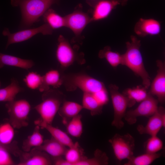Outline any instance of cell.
I'll return each instance as SVG.
<instances>
[{"label": "cell", "mask_w": 165, "mask_h": 165, "mask_svg": "<svg viewBox=\"0 0 165 165\" xmlns=\"http://www.w3.org/2000/svg\"><path fill=\"white\" fill-rule=\"evenodd\" d=\"M98 56L100 58L105 59L112 67H116L119 64H123V55L112 50L109 46H105L99 52Z\"/></svg>", "instance_id": "25"}, {"label": "cell", "mask_w": 165, "mask_h": 165, "mask_svg": "<svg viewBox=\"0 0 165 165\" xmlns=\"http://www.w3.org/2000/svg\"><path fill=\"white\" fill-rule=\"evenodd\" d=\"M90 2H88L89 4L90 5H91L92 3H93L94 2V1L97 0H89V1H90Z\"/></svg>", "instance_id": "38"}, {"label": "cell", "mask_w": 165, "mask_h": 165, "mask_svg": "<svg viewBox=\"0 0 165 165\" xmlns=\"http://www.w3.org/2000/svg\"><path fill=\"white\" fill-rule=\"evenodd\" d=\"M9 123L14 128L20 129L28 125V116L31 109L29 102L25 99L7 102L6 104Z\"/></svg>", "instance_id": "7"}, {"label": "cell", "mask_w": 165, "mask_h": 165, "mask_svg": "<svg viewBox=\"0 0 165 165\" xmlns=\"http://www.w3.org/2000/svg\"><path fill=\"white\" fill-rule=\"evenodd\" d=\"M109 91L114 109V118L112 125L118 129H121L124 126L123 119L128 107L133 106L135 102L119 91V87L116 85L110 84Z\"/></svg>", "instance_id": "6"}, {"label": "cell", "mask_w": 165, "mask_h": 165, "mask_svg": "<svg viewBox=\"0 0 165 165\" xmlns=\"http://www.w3.org/2000/svg\"><path fill=\"white\" fill-rule=\"evenodd\" d=\"M52 161L46 152L33 148L30 151L24 153L18 165H50Z\"/></svg>", "instance_id": "16"}, {"label": "cell", "mask_w": 165, "mask_h": 165, "mask_svg": "<svg viewBox=\"0 0 165 165\" xmlns=\"http://www.w3.org/2000/svg\"><path fill=\"white\" fill-rule=\"evenodd\" d=\"M35 124L42 129H46L51 135L52 137L57 141L68 148L73 146L75 143L72 139L64 132L53 126L52 125L40 123L37 120Z\"/></svg>", "instance_id": "18"}, {"label": "cell", "mask_w": 165, "mask_h": 165, "mask_svg": "<svg viewBox=\"0 0 165 165\" xmlns=\"http://www.w3.org/2000/svg\"><path fill=\"white\" fill-rule=\"evenodd\" d=\"M58 0H11V5L19 7L21 13V25L28 27L39 20L40 17Z\"/></svg>", "instance_id": "2"}, {"label": "cell", "mask_w": 165, "mask_h": 165, "mask_svg": "<svg viewBox=\"0 0 165 165\" xmlns=\"http://www.w3.org/2000/svg\"><path fill=\"white\" fill-rule=\"evenodd\" d=\"M159 102L148 92L147 97L136 108L126 112L124 118L128 124L133 125L136 123L139 117H150L157 111Z\"/></svg>", "instance_id": "9"}, {"label": "cell", "mask_w": 165, "mask_h": 165, "mask_svg": "<svg viewBox=\"0 0 165 165\" xmlns=\"http://www.w3.org/2000/svg\"><path fill=\"white\" fill-rule=\"evenodd\" d=\"M134 29L136 34L141 37L156 35L160 32L161 24L154 19L141 18L135 24Z\"/></svg>", "instance_id": "15"}, {"label": "cell", "mask_w": 165, "mask_h": 165, "mask_svg": "<svg viewBox=\"0 0 165 165\" xmlns=\"http://www.w3.org/2000/svg\"><path fill=\"white\" fill-rule=\"evenodd\" d=\"M146 89L144 87L137 86L132 88L127 89L124 90L123 94L134 102H140L145 99L148 95V92H147Z\"/></svg>", "instance_id": "32"}, {"label": "cell", "mask_w": 165, "mask_h": 165, "mask_svg": "<svg viewBox=\"0 0 165 165\" xmlns=\"http://www.w3.org/2000/svg\"><path fill=\"white\" fill-rule=\"evenodd\" d=\"M162 140L157 135L151 136L145 145V152L150 153H157L163 148Z\"/></svg>", "instance_id": "34"}, {"label": "cell", "mask_w": 165, "mask_h": 165, "mask_svg": "<svg viewBox=\"0 0 165 165\" xmlns=\"http://www.w3.org/2000/svg\"><path fill=\"white\" fill-rule=\"evenodd\" d=\"M23 81L27 86L31 90L44 92L49 89L44 84L43 75L36 72H29L24 78Z\"/></svg>", "instance_id": "22"}, {"label": "cell", "mask_w": 165, "mask_h": 165, "mask_svg": "<svg viewBox=\"0 0 165 165\" xmlns=\"http://www.w3.org/2000/svg\"><path fill=\"white\" fill-rule=\"evenodd\" d=\"M1 81H0V88H1Z\"/></svg>", "instance_id": "39"}, {"label": "cell", "mask_w": 165, "mask_h": 165, "mask_svg": "<svg viewBox=\"0 0 165 165\" xmlns=\"http://www.w3.org/2000/svg\"><path fill=\"white\" fill-rule=\"evenodd\" d=\"M53 31V29L45 23L38 27L23 30L13 33L10 32L8 28H5L2 34L3 35L7 37L8 40L6 46V49L11 44L26 41L37 34L41 33L44 35H51Z\"/></svg>", "instance_id": "10"}, {"label": "cell", "mask_w": 165, "mask_h": 165, "mask_svg": "<svg viewBox=\"0 0 165 165\" xmlns=\"http://www.w3.org/2000/svg\"><path fill=\"white\" fill-rule=\"evenodd\" d=\"M33 132L23 142L22 149L26 152L30 151L32 148L41 146L44 141L43 135L39 131L40 127L36 125Z\"/></svg>", "instance_id": "26"}, {"label": "cell", "mask_w": 165, "mask_h": 165, "mask_svg": "<svg viewBox=\"0 0 165 165\" xmlns=\"http://www.w3.org/2000/svg\"><path fill=\"white\" fill-rule=\"evenodd\" d=\"M7 148L0 147V165H12L14 162Z\"/></svg>", "instance_id": "35"}, {"label": "cell", "mask_w": 165, "mask_h": 165, "mask_svg": "<svg viewBox=\"0 0 165 165\" xmlns=\"http://www.w3.org/2000/svg\"><path fill=\"white\" fill-rule=\"evenodd\" d=\"M95 94L83 93L82 97V105L83 108L90 111L92 116L101 114L103 108L95 99L94 96Z\"/></svg>", "instance_id": "24"}, {"label": "cell", "mask_w": 165, "mask_h": 165, "mask_svg": "<svg viewBox=\"0 0 165 165\" xmlns=\"http://www.w3.org/2000/svg\"><path fill=\"white\" fill-rule=\"evenodd\" d=\"M84 153V150L76 141L73 146L67 148L64 156L70 165H76L78 162L87 158Z\"/></svg>", "instance_id": "23"}, {"label": "cell", "mask_w": 165, "mask_h": 165, "mask_svg": "<svg viewBox=\"0 0 165 165\" xmlns=\"http://www.w3.org/2000/svg\"><path fill=\"white\" fill-rule=\"evenodd\" d=\"M24 90V88L20 86L17 80L12 79L9 85L0 88V101L8 102L14 101L17 94Z\"/></svg>", "instance_id": "21"}, {"label": "cell", "mask_w": 165, "mask_h": 165, "mask_svg": "<svg viewBox=\"0 0 165 165\" xmlns=\"http://www.w3.org/2000/svg\"><path fill=\"white\" fill-rule=\"evenodd\" d=\"M0 147H5L7 148L9 151H12L13 149V148H10V147L8 145H4L2 143H1L0 142Z\"/></svg>", "instance_id": "36"}, {"label": "cell", "mask_w": 165, "mask_h": 165, "mask_svg": "<svg viewBox=\"0 0 165 165\" xmlns=\"http://www.w3.org/2000/svg\"><path fill=\"white\" fill-rule=\"evenodd\" d=\"M79 49L78 46H72L63 36H59L56 56L61 68V71L63 72L75 63L80 65L85 63L84 54L79 52Z\"/></svg>", "instance_id": "5"}, {"label": "cell", "mask_w": 165, "mask_h": 165, "mask_svg": "<svg viewBox=\"0 0 165 165\" xmlns=\"http://www.w3.org/2000/svg\"><path fill=\"white\" fill-rule=\"evenodd\" d=\"M34 65L33 61L0 53V69L5 65L18 67L28 70Z\"/></svg>", "instance_id": "20"}, {"label": "cell", "mask_w": 165, "mask_h": 165, "mask_svg": "<svg viewBox=\"0 0 165 165\" xmlns=\"http://www.w3.org/2000/svg\"><path fill=\"white\" fill-rule=\"evenodd\" d=\"M83 109L82 105L66 100L61 105L58 112L62 119L63 123L65 125L72 118L79 114Z\"/></svg>", "instance_id": "17"}, {"label": "cell", "mask_w": 165, "mask_h": 165, "mask_svg": "<svg viewBox=\"0 0 165 165\" xmlns=\"http://www.w3.org/2000/svg\"><path fill=\"white\" fill-rule=\"evenodd\" d=\"M62 72L61 70L52 69L43 75L44 84L48 89H50V86L53 89H57L62 85Z\"/></svg>", "instance_id": "28"}, {"label": "cell", "mask_w": 165, "mask_h": 165, "mask_svg": "<svg viewBox=\"0 0 165 165\" xmlns=\"http://www.w3.org/2000/svg\"><path fill=\"white\" fill-rule=\"evenodd\" d=\"M62 79V85L68 91L79 89L83 93L95 94L107 89L103 82L84 72L63 74Z\"/></svg>", "instance_id": "4"}, {"label": "cell", "mask_w": 165, "mask_h": 165, "mask_svg": "<svg viewBox=\"0 0 165 165\" xmlns=\"http://www.w3.org/2000/svg\"><path fill=\"white\" fill-rule=\"evenodd\" d=\"M64 17L65 27L73 32L76 38H80L84 29L92 22L91 17L82 11L80 6Z\"/></svg>", "instance_id": "11"}, {"label": "cell", "mask_w": 165, "mask_h": 165, "mask_svg": "<svg viewBox=\"0 0 165 165\" xmlns=\"http://www.w3.org/2000/svg\"><path fill=\"white\" fill-rule=\"evenodd\" d=\"M161 154L159 153H150L146 152L135 156H134L128 160L124 165H149L155 160L159 158Z\"/></svg>", "instance_id": "29"}, {"label": "cell", "mask_w": 165, "mask_h": 165, "mask_svg": "<svg viewBox=\"0 0 165 165\" xmlns=\"http://www.w3.org/2000/svg\"><path fill=\"white\" fill-rule=\"evenodd\" d=\"M121 2V0H97L94 2L90 5L93 8L91 22L107 18Z\"/></svg>", "instance_id": "13"}, {"label": "cell", "mask_w": 165, "mask_h": 165, "mask_svg": "<svg viewBox=\"0 0 165 165\" xmlns=\"http://www.w3.org/2000/svg\"><path fill=\"white\" fill-rule=\"evenodd\" d=\"M43 20L53 30L65 27L64 16H62L52 9H49L43 15Z\"/></svg>", "instance_id": "27"}, {"label": "cell", "mask_w": 165, "mask_h": 165, "mask_svg": "<svg viewBox=\"0 0 165 165\" xmlns=\"http://www.w3.org/2000/svg\"><path fill=\"white\" fill-rule=\"evenodd\" d=\"M108 163L109 158L106 153L100 149H97L93 157H87L78 162L76 165H107Z\"/></svg>", "instance_id": "30"}, {"label": "cell", "mask_w": 165, "mask_h": 165, "mask_svg": "<svg viewBox=\"0 0 165 165\" xmlns=\"http://www.w3.org/2000/svg\"><path fill=\"white\" fill-rule=\"evenodd\" d=\"M158 69L157 74L150 84L149 93L157 97L159 102L163 103L165 101V63L160 60L156 61Z\"/></svg>", "instance_id": "12"}, {"label": "cell", "mask_w": 165, "mask_h": 165, "mask_svg": "<svg viewBox=\"0 0 165 165\" xmlns=\"http://www.w3.org/2000/svg\"><path fill=\"white\" fill-rule=\"evenodd\" d=\"M14 128L9 123L0 125V142L7 145L12 142L14 136Z\"/></svg>", "instance_id": "33"}, {"label": "cell", "mask_w": 165, "mask_h": 165, "mask_svg": "<svg viewBox=\"0 0 165 165\" xmlns=\"http://www.w3.org/2000/svg\"><path fill=\"white\" fill-rule=\"evenodd\" d=\"M131 41L126 42L127 50L123 55V64L130 69L142 79V84L146 89L150 86V78L145 69L140 51L141 41L133 35L130 36Z\"/></svg>", "instance_id": "1"}, {"label": "cell", "mask_w": 165, "mask_h": 165, "mask_svg": "<svg viewBox=\"0 0 165 165\" xmlns=\"http://www.w3.org/2000/svg\"><path fill=\"white\" fill-rule=\"evenodd\" d=\"M165 112L163 107H158L157 111L150 116L145 126L139 125L137 130L141 134H147L150 136L157 135L161 128L163 127L162 119L163 114Z\"/></svg>", "instance_id": "14"}, {"label": "cell", "mask_w": 165, "mask_h": 165, "mask_svg": "<svg viewBox=\"0 0 165 165\" xmlns=\"http://www.w3.org/2000/svg\"><path fill=\"white\" fill-rule=\"evenodd\" d=\"M113 150L114 155L119 161L128 160L134 156L135 140L130 134L123 135L115 134L108 140Z\"/></svg>", "instance_id": "8"}, {"label": "cell", "mask_w": 165, "mask_h": 165, "mask_svg": "<svg viewBox=\"0 0 165 165\" xmlns=\"http://www.w3.org/2000/svg\"><path fill=\"white\" fill-rule=\"evenodd\" d=\"M128 1V0H121V4L122 6H125Z\"/></svg>", "instance_id": "37"}, {"label": "cell", "mask_w": 165, "mask_h": 165, "mask_svg": "<svg viewBox=\"0 0 165 165\" xmlns=\"http://www.w3.org/2000/svg\"><path fill=\"white\" fill-rule=\"evenodd\" d=\"M34 148L46 152L53 157L64 156L67 149L66 146L52 137L50 139L44 141L43 144L40 146Z\"/></svg>", "instance_id": "19"}, {"label": "cell", "mask_w": 165, "mask_h": 165, "mask_svg": "<svg viewBox=\"0 0 165 165\" xmlns=\"http://www.w3.org/2000/svg\"><path fill=\"white\" fill-rule=\"evenodd\" d=\"M65 95L56 89H50L43 92L42 101L34 108L41 117L39 122L52 125L54 119L63 103L65 101Z\"/></svg>", "instance_id": "3"}, {"label": "cell", "mask_w": 165, "mask_h": 165, "mask_svg": "<svg viewBox=\"0 0 165 165\" xmlns=\"http://www.w3.org/2000/svg\"><path fill=\"white\" fill-rule=\"evenodd\" d=\"M82 117L81 115L79 114L72 118L65 125L67 133L74 137L79 138L83 133Z\"/></svg>", "instance_id": "31"}]
</instances>
